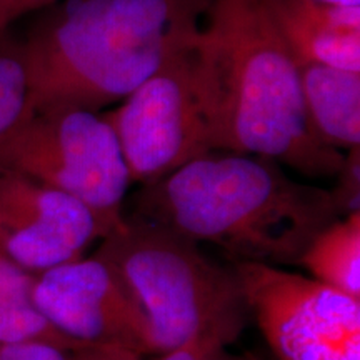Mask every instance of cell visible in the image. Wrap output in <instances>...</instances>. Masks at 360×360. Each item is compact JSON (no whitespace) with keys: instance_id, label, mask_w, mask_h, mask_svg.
Returning a JSON list of instances; mask_svg holds the SVG:
<instances>
[{"instance_id":"obj_1","label":"cell","mask_w":360,"mask_h":360,"mask_svg":"<svg viewBox=\"0 0 360 360\" xmlns=\"http://www.w3.org/2000/svg\"><path fill=\"white\" fill-rule=\"evenodd\" d=\"M193 45L212 150L335 177L345 152L310 127L299 64L264 0H212Z\"/></svg>"},{"instance_id":"obj_2","label":"cell","mask_w":360,"mask_h":360,"mask_svg":"<svg viewBox=\"0 0 360 360\" xmlns=\"http://www.w3.org/2000/svg\"><path fill=\"white\" fill-rule=\"evenodd\" d=\"M236 260L299 264L312 238L340 217L330 191L302 184L267 157L210 150L141 186L132 212Z\"/></svg>"},{"instance_id":"obj_3","label":"cell","mask_w":360,"mask_h":360,"mask_svg":"<svg viewBox=\"0 0 360 360\" xmlns=\"http://www.w3.org/2000/svg\"><path fill=\"white\" fill-rule=\"evenodd\" d=\"M212 0H58L22 40L34 112H101L191 42Z\"/></svg>"},{"instance_id":"obj_4","label":"cell","mask_w":360,"mask_h":360,"mask_svg":"<svg viewBox=\"0 0 360 360\" xmlns=\"http://www.w3.org/2000/svg\"><path fill=\"white\" fill-rule=\"evenodd\" d=\"M94 255L114 265L141 300L155 355L193 342L227 347L249 322L233 265L222 267L164 225L125 212Z\"/></svg>"},{"instance_id":"obj_5","label":"cell","mask_w":360,"mask_h":360,"mask_svg":"<svg viewBox=\"0 0 360 360\" xmlns=\"http://www.w3.org/2000/svg\"><path fill=\"white\" fill-rule=\"evenodd\" d=\"M0 165L79 200L107 233L122 224L132 179L102 112L77 107L32 112L2 147Z\"/></svg>"},{"instance_id":"obj_6","label":"cell","mask_w":360,"mask_h":360,"mask_svg":"<svg viewBox=\"0 0 360 360\" xmlns=\"http://www.w3.org/2000/svg\"><path fill=\"white\" fill-rule=\"evenodd\" d=\"M195 37L117 107L102 112L119 139L132 184L157 182L212 150Z\"/></svg>"},{"instance_id":"obj_7","label":"cell","mask_w":360,"mask_h":360,"mask_svg":"<svg viewBox=\"0 0 360 360\" xmlns=\"http://www.w3.org/2000/svg\"><path fill=\"white\" fill-rule=\"evenodd\" d=\"M233 269L278 360H360V299L270 264L236 260Z\"/></svg>"},{"instance_id":"obj_8","label":"cell","mask_w":360,"mask_h":360,"mask_svg":"<svg viewBox=\"0 0 360 360\" xmlns=\"http://www.w3.org/2000/svg\"><path fill=\"white\" fill-rule=\"evenodd\" d=\"M32 299L45 321L72 340L155 355L141 300L119 270L97 255L35 274Z\"/></svg>"},{"instance_id":"obj_9","label":"cell","mask_w":360,"mask_h":360,"mask_svg":"<svg viewBox=\"0 0 360 360\" xmlns=\"http://www.w3.org/2000/svg\"><path fill=\"white\" fill-rule=\"evenodd\" d=\"M107 236L84 204L0 165V249L30 274L84 257Z\"/></svg>"},{"instance_id":"obj_10","label":"cell","mask_w":360,"mask_h":360,"mask_svg":"<svg viewBox=\"0 0 360 360\" xmlns=\"http://www.w3.org/2000/svg\"><path fill=\"white\" fill-rule=\"evenodd\" d=\"M297 64L360 72V6L264 0Z\"/></svg>"},{"instance_id":"obj_11","label":"cell","mask_w":360,"mask_h":360,"mask_svg":"<svg viewBox=\"0 0 360 360\" xmlns=\"http://www.w3.org/2000/svg\"><path fill=\"white\" fill-rule=\"evenodd\" d=\"M310 127L326 146L347 152L360 146V72L299 64Z\"/></svg>"},{"instance_id":"obj_12","label":"cell","mask_w":360,"mask_h":360,"mask_svg":"<svg viewBox=\"0 0 360 360\" xmlns=\"http://www.w3.org/2000/svg\"><path fill=\"white\" fill-rule=\"evenodd\" d=\"M299 265L315 281L360 299V212L339 217L319 232Z\"/></svg>"},{"instance_id":"obj_13","label":"cell","mask_w":360,"mask_h":360,"mask_svg":"<svg viewBox=\"0 0 360 360\" xmlns=\"http://www.w3.org/2000/svg\"><path fill=\"white\" fill-rule=\"evenodd\" d=\"M32 287L34 274L0 249V342L44 339L67 347H84L85 344L60 334L40 315L32 299Z\"/></svg>"},{"instance_id":"obj_14","label":"cell","mask_w":360,"mask_h":360,"mask_svg":"<svg viewBox=\"0 0 360 360\" xmlns=\"http://www.w3.org/2000/svg\"><path fill=\"white\" fill-rule=\"evenodd\" d=\"M32 112L24 45L4 32L0 34V150Z\"/></svg>"},{"instance_id":"obj_15","label":"cell","mask_w":360,"mask_h":360,"mask_svg":"<svg viewBox=\"0 0 360 360\" xmlns=\"http://www.w3.org/2000/svg\"><path fill=\"white\" fill-rule=\"evenodd\" d=\"M337 184L332 188V199L335 202L340 217L352 212H360V146L345 152L344 164L335 175Z\"/></svg>"},{"instance_id":"obj_16","label":"cell","mask_w":360,"mask_h":360,"mask_svg":"<svg viewBox=\"0 0 360 360\" xmlns=\"http://www.w3.org/2000/svg\"><path fill=\"white\" fill-rule=\"evenodd\" d=\"M75 350L44 339L11 340L0 342V360H74Z\"/></svg>"},{"instance_id":"obj_17","label":"cell","mask_w":360,"mask_h":360,"mask_svg":"<svg viewBox=\"0 0 360 360\" xmlns=\"http://www.w3.org/2000/svg\"><path fill=\"white\" fill-rule=\"evenodd\" d=\"M159 360H259L252 355L245 357H236L229 354L227 347H219V345L207 344H187L170 352L160 354Z\"/></svg>"},{"instance_id":"obj_18","label":"cell","mask_w":360,"mask_h":360,"mask_svg":"<svg viewBox=\"0 0 360 360\" xmlns=\"http://www.w3.org/2000/svg\"><path fill=\"white\" fill-rule=\"evenodd\" d=\"M58 0H0V34L8 32V27L30 12L42 11Z\"/></svg>"},{"instance_id":"obj_19","label":"cell","mask_w":360,"mask_h":360,"mask_svg":"<svg viewBox=\"0 0 360 360\" xmlns=\"http://www.w3.org/2000/svg\"><path fill=\"white\" fill-rule=\"evenodd\" d=\"M323 4H337V6H360V0H317Z\"/></svg>"}]
</instances>
